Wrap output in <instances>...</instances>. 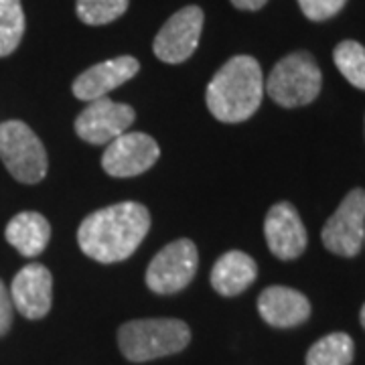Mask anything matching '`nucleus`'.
Instances as JSON below:
<instances>
[{
  "label": "nucleus",
  "mask_w": 365,
  "mask_h": 365,
  "mask_svg": "<svg viewBox=\"0 0 365 365\" xmlns=\"http://www.w3.org/2000/svg\"><path fill=\"white\" fill-rule=\"evenodd\" d=\"M150 230V211L124 201L90 213L78 230L79 250L96 262L114 264L130 258Z\"/></svg>",
  "instance_id": "1"
},
{
  "label": "nucleus",
  "mask_w": 365,
  "mask_h": 365,
  "mask_svg": "<svg viewBox=\"0 0 365 365\" xmlns=\"http://www.w3.org/2000/svg\"><path fill=\"white\" fill-rule=\"evenodd\" d=\"M0 160L19 182L35 185L49 169L47 150L39 136L21 120L0 124Z\"/></svg>",
  "instance_id": "5"
},
{
  "label": "nucleus",
  "mask_w": 365,
  "mask_h": 365,
  "mask_svg": "<svg viewBox=\"0 0 365 365\" xmlns=\"http://www.w3.org/2000/svg\"><path fill=\"white\" fill-rule=\"evenodd\" d=\"M136 120L134 108L110 98H100L86 106L76 118V132L88 144H110L128 132Z\"/></svg>",
  "instance_id": "10"
},
{
  "label": "nucleus",
  "mask_w": 365,
  "mask_h": 365,
  "mask_svg": "<svg viewBox=\"0 0 365 365\" xmlns=\"http://www.w3.org/2000/svg\"><path fill=\"white\" fill-rule=\"evenodd\" d=\"M160 148L157 140L144 132H124L106 146L102 169L116 179L138 177L157 165Z\"/></svg>",
  "instance_id": "9"
},
{
  "label": "nucleus",
  "mask_w": 365,
  "mask_h": 365,
  "mask_svg": "<svg viewBox=\"0 0 365 365\" xmlns=\"http://www.w3.org/2000/svg\"><path fill=\"white\" fill-rule=\"evenodd\" d=\"M258 264L246 252H225L211 268V287L222 297H237L254 284Z\"/></svg>",
  "instance_id": "15"
},
{
  "label": "nucleus",
  "mask_w": 365,
  "mask_h": 365,
  "mask_svg": "<svg viewBox=\"0 0 365 365\" xmlns=\"http://www.w3.org/2000/svg\"><path fill=\"white\" fill-rule=\"evenodd\" d=\"M13 299H11V290L4 287V282L0 280V337L9 333V329L13 325Z\"/></svg>",
  "instance_id": "22"
},
{
  "label": "nucleus",
  "mask_w": 365,
  "mask_h": 365,
  "mask_svg": "<svg viewBox=\"0 0 365 365\" xmlns=\"http://www.w3.org/2000/svg\"><path fill=\"white\" fill-rule=\"evenodd\" d=\"M323 244L341 258H355L365 237V189H353L323 227Z\"/></svg>",
  "instance_id": "7"
},
{
  "label": "nucleus",
  "mask_w": 365,
  "mask_h": 365,
  "mask_svg": "<svg viewBox=\"0 0 365 365\" xmlns=\"http://www.w3.org/2000/svg\"><path fill=\"white\" fill-rule=\"evenodd\" d=\"M323 76L309 51H297L280 59L266 79V91L282 108L311 104L321 93Z\"/></svg>",
  "instance_id": "4"
},
{
  "label": "nucleus",
  "mask_w": 365,
  "mask_h": 365,
  "mask_svg": "<svg viewBox=\"0 0 365 365\" xmlns=\"http://www.w3.org/2000/svg\"><path fill=\"white\" fill-rule=\"evenodd\" d=\"M4 235H6V242L21 256L35 258L47 248L51 240V225L47 222V217L37 211H23L9 222Z\"/></svg>",
  "instance_id": "16"
},
{
  "label": "nucleus",
  "mask_w": 365,
  "mask_h": 365,
  "mask_svg": "<svg viewBox=\"0 0 365 365\" xmlns=\"http://www.w3.org/2000/svg\"><path fill=\"white\" fill-rule=\"evenodd\" d=\"M355 343L347 333H331L307 353V365H351Z\"/></svg>",
  "instance_id": "17"
},
{
  "label": "nucleus",
  "mask_w": 365,
  "mask_h": 365,
  "mask_svg": "<svg viewBox=\"0 0 365 365\" xmlns=\"http://www.w3.org/2000/svg\"><path fill=\"white\" fill-rule=\"evenodd\" d=\"M264 235L270 252L280 260L300 258L309 242L299 211L288 201H280L268 209L264 220Z\"/></svg>",
  "instance_id": "11"
},
{
  "label": "nucleus",
  "mask_w": 365,
  "mask_h": 365,
  "mask_svg": "<svg viewBox=\"0 0 365 365\" xmlns=\"http://www.w3.org/2000/svg\"><path fill=\"white\" fill-rule=\"evenodd\" d=\"M138 69H140V63L136 57H132V55L114 57V59L102 61L98 66H91L83 73H79L71 86V91L78 100L90 104L93 100L106 98L110 91L126 83L128 79L138 73Z\"/></svg>",
  "instance_id": "13"
},
{
  "label": "nucleus",
  "mask_w": 365,
  "mask_h": 365,
  "mask_svg": "<svg viewBox=\"0 0 365 365\" xmlns=\"http://www.w3.org/2000/svg\"><path fill=\"white\" fill-rule=\"evenodd\" d=\"M359 321H361V325H364V329H365V304L361 307V313H359Z\"/></svg>",
  "instance_id": "24"
},
{
  "label": "nucleus",
  "mask_w": 365,
  "mask_h": 365,
  "mask_svg": "<svg viewBox=\"0 0 365 365\" xmlns=\"http://www.w3.org/2000/svg\"><path fill=\"white\" fill-rule=\"evenodd\" d=\"M203 11L191 4L170 16L155 37L153 51L163 63L177 66L187 61L199 47L203 31Z\"/></svg>",
  "instance_id": "8"
},
{
  "label": "nucleus",
  "mask_w": 365,
  "mask_h": 365,
  "mask_svg": "<svg viewBox=\"0 0 365 365\" xmlns=\"http://www.w3.org/2000/svg\"><path fill=\"white\" fill-rule=\"evenodd\" d=\"M335 66L351 86L365 90V47L357 41H341L333 51Z\"/></svg>",
  "instance_id": "19"
},
{
  "label": "nucleus",
  "mask_w": 365,
  "mask_h": 365,
  "mask_svg": "<svg viewBox=\"0 0 365 365\" xmlns=\"http://www.w3.org/2000/svg\"><path fill=\"white\" fill-rule=\"evenodd\" d=\"M199 268L197 246L182 237L158 252L146 268V287L157 294H175L191 284Z\"/></svg>",
  "instance_id": "6"
},
{
  "label": "nucleus",
  "mask_w": 365,
  "mask_h": 365,
  "mask_svg": "<svg viewBox=\"0 0 365 365\" xmlns=\"http://www.w3.org/2000/svg\"><path fill=\"white\" fill-rule=\"evenodd\" d=\"M130 0H78L76 11L81 23L90 26L108 25L128 11Z\"/></svg>",
  "instance_id": "20"
},
{
  "label": "nucleus",
  "mask_w": 365,
  "mask_h": 365,
  "mask_svg": "<svg viewBox=\"0 0 365 365\" xmlns=\"http://www.w3.org/2000/svg\"><path fill=\"white\" fill-rule=\"evenodd\" d=\"M191 343V329L179 319H138L118 331V345L132 364H144L182 351Z\"/></svg>",
  "instance_id": "3"
},
{
  "label": "nucleus",
  "mask_w": 365,
  "mask_h": 365,
  "mask_svg": "<svg viewBox=\"0 0 365 365\" xmlns=\"http://www.w3.org/2000/svg\"><path fill=\"white\" fill-rule=\"evenodd\" d=\"M264 98L260 63L250 55H235L211 78L205 91L209 112L220 122L237 124L252 118Z\"/></svg>",
  "instance_id": "2"
},
{
  "label": "nucleus",
  "mask_w": 365,
  "mask_h": 365,
  "mask_svg": "<svg viewBox=\"0 0 365 365\" xmlns=\"http://www.w3.org/2000/svg\"><path fill=\"white\" fill-rule=\"evenodd\" d=\"M347 0H299L300 11L311 21H327L345 6Z\"/></svg>",
  "instance_id": "21"
},
{
  "label": "nucleus",
  "mask_w": 365,
  "mask_h": 365,
  "mask_svg": "<svg viewBox=\"0 0 365 365\" xmlns=\"http://www.w3.org/2000/svg\"><path fill=\"white\" fill-rule=\"evenodd\" d=\"M258 313L270 327L290 329L309 321L311 302L294 288L268 287L258 297Z\"/></svg>",
  "instance_id": "14"
},
{
  "label": "nucleus",
  "mask_w": 365,
  "mask_h": 365,
  "mask_svg": "<svg viewBox=\"0 0 365 365\" xmlns=\"http://www.w3.org/2000/svg\"><path fill=\"white\" fill-rule=\"evenodd\" d=\"M13 307L25 319L39 321L51 311L53 274L39 262L26 264L21 268L11 284Z\"/></svg>",
  "instance_id": "12"
},
{
  "label": "nucleus",
  "mask_w": 365,
  "mask_h": 365,
  "mask_svg": "<svg viewBox=\"0 0 365 365\" xmlns=\"http://www.w3.org/2000/svg\"><path fill=\"white\" fill-rule=\"evenodd\" d=\"M25 35V13L21 0H0V57L16 51Z\"/></svg>",
  "instance_id": "18"
},
{
  "label": "nucleus",
  "mask_w": 365,
  "mask_h": 365,
  "mask_svg": "<svg viewBox=\"0 0 365 365\" xmlns=\"http://www.w3.org/2000/svg\"><path fill=\"white\" fill-rule=\"evenodd\" d=\"M230 2L240 11H260L262 6L268 4V0H230Z\"/></svg>",
  "instance_id": "23"
}]
</instances>
